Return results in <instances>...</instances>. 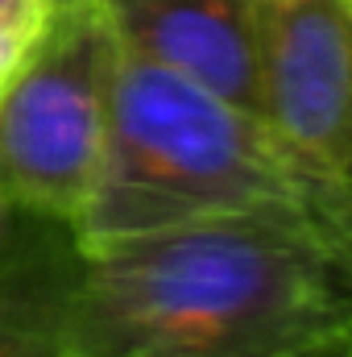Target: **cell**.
Masks as SVG:
<instances>
[{
    "label": "cell",
    "instance_id": "9c48e42d",
    "mask_svg": "<svg viewBox=\"0 0 352 357\" xmlns=\"http://www.w3.org/2000/svg\"><path fill=\"white\" fill-rule=\"evenodd\" d=\"M336 245H340V254H344V262H349V270H352V171H349V183H344V195H340Z\"/></svg>",
    "mask_w": 352,
    "mask_h": 357
},
{
    "label": "cell",
    "instance_id": "8992f818",
    "mask_svg": "<svg viewBox=\"0 0 352 357\" xmlns=\"http://www.w3.org/2000/svg\"><path fill=\"white\" fill-rule=\"evenodd\" d=\"M58 0H0V88L33 54L54 21Z\"/></svg>",
    "mask_w": 352,
    "mask_h": 357
},
{
    "label": "cell",
    "instance_id": "7a4b0ae2",
    "mask_svg": "<svg viewBox=\"0 0 352 357\" xmlns=\"http://www.w3.org/2000/svg\"><path fill=\"white\" fill-rule=\"evenodd\" d=\"M315 216L336 233L328 195L262 116L211 88L120 50L99 175L75 245L104 250L216 216Z\"/></svg>",
    "mask_w": 352,
    "mask_h": 357
},
{
    "label": "cell",
    "instance_id": "3957f363",
    "mask_svg": "<svg viewBox=\"0 0 352 357\" xmlns=\"http://www.w3.org/2000/svg\"><path fill=\"white\" fill-rule=\"evenodd\" d=\"M120 42L99 0H58L33 54L0 88V195L75 229L99 175Z\"/></svg>",
    "mask_w": 352,
    "mask_h": 357
},
{
    "label": "cell",
    "instance_id": "277c9868",
    "mask_svg": "<svg viewBox=\"0 0 352 357\" xmlns=\"http://www.w3.org/2000/svg\"><path fill=\"white\" fill-rule=\"evenodd\" d=\"M257 112L332 212L352 171V0H249Z\"/></svg>",
    "mask_w": 352,
    "mask_h": 357
},
{
    "label": "cell",
    "instance_id": "6da1fadb",
    "mask_svg": "<svg viewBox=\"0 0 352 357\" xmlns=\"http://www.w3.org/2000/svg\"><path fill=\"white\" fill-rule=\"evenodd\" d=\"M63 357H352V270L315 216H216L50 254L25 295Z\"/></svg>",
    "mask_w": 352,
    "mask_h": 357
},
{
    "label": "cell",
    "instance_id": "5b68a950",
    "mask_svg": "<svg viewBox=\"0 0 352 357\" xmlns=\"http://www.w3.org/2000/svg\"><path fill=\"white\" fill-rule=\"evenodd\" d=\"M99 8L120 50L257 112L249 0H99Z\"/></svg>",
    "mask_w": 352,
    "mask_h": 357
},
{
    "label": "cell",
    "instance_id": "52a82bcc",
    "mask_svg": "<svg viewBox=\"0 0 352 357\" xmlns=\"http://www.w3.org/2000/svg\"><path fill=\"white\" fill-rule=\"evenodd\" d=\"M63 233V225H46L33 220L25 212H17L4 195H0V291L13 287L25 270L33 266V258Z\"/></svg>",
    "mask_w": 352,
    "mask_h": 357
},
{
    "label": "cell",
    "instance_id": "ba28073f",
    "mask_svg": "<svg viewBox=\"0 0 352 357\" xmlns=\"http://www.w3.org/2000/svg\"><path fill=\"white\" fill-rule=\"evenodd\" d=\"M0 357H63L46 337L21 282L0 291Z\"/></svg>",
    "mask_w": 352,
    "mask_h": 357
}]
</instances>
